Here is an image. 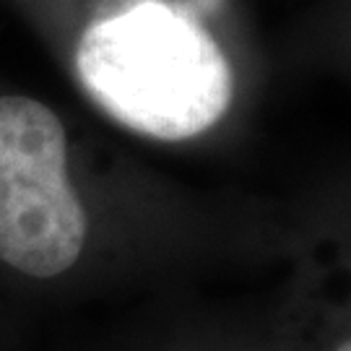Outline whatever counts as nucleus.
<instances>
[{
  "label": "nucleus",
  "instance_id": "39448f33",
  "mask_svg": "<svg viewBox=\"0 0 351 351\" xmlns=\"http://www.w3.org/2000/svg\"><path fill=\"white\" fill-rule=\"evenodd\" d=\"M323 351H351V323L333 330V336H330Z\"/></svg>",
  "mask_w": 351,
  "mask_h": 351
},
{
  "label": "nucleus",
  "instance_id": "f257e3e1",
  "mask_svg": "<svg viewBox=\"0 0 351 351\" xmlns=\"http://www.w3.org/2000/svg\"><path fill=\"white\" fill-rule=\"evenodd\" d=\"M154 213L65 107L0 86V291L19 315L107 297L151 263Z\"/></svg>",
  "mask_w": 351,
  "mask_h": 351
},
{
  "label": "nucleus",
  "instance_id": "7ed1b4c3",
  "mask_svg": "<svg viewBox=\"0 0 351 351\" xmlns=\"http://www.w3.org/2000/svg\"><path fill=\"white\" fill-rule=\"evenodd\" d=\"M65 351H291L255 330L213 315H156L101 336L75 341Z\"/></svg>",
  "mask_w": 351,
  "mask_h": 351
},
{
  "label": "nucleus",
  "instance_id": "f03ea898",
  "mask_svg": "<svg viewBox=\"0 0 351 351\" xmlns=\"http://www.w3.org/2000/svg\"><path fill=\"white\" fill-rule=\"evenodd\" d=\"M58 71L112 125L156 143L216 133L237 68L216 19L226 0H11Z\"/></svg>",
  "mask_w": 351,
  "mask_h": 351
},
{
  "label": "nucleus",
  "instance_id": "20e7f679",
  "mask_svg": "<svg viewBox=\"0 0 351 351\" xmlns=\"http://www.w3.org/2000/svg\"><path fill=\"white\" fill-rule=\"evenodd\" d=\"M0 351H29L24 315H19L5 302H0Z\"/></svg>",
  "mask_w": 351,
  "mask_h": 351
}]
</instances>
